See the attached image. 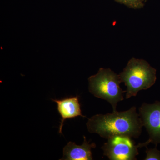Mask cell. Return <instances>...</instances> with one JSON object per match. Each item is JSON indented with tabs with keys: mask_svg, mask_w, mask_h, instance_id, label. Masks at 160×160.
Returning a JSON list of instances; mask_svg holds the SVG:
<instances>
[{
	"mask_svg": "<svg viewBox=\"0 0 160 160\" xmlns=\"http://www.w3.org/2000/svg\"><path fill=\"white\" fill-rule=\"evenodd\" d=\"M84 142L81 146L73 142H69L63 149V157L60 160H92L91 149L95 148V143H89L86 137H84Z\"/></svg>",
	"mask_w": 160,
	"mask_h": 160,
	"instance_id": "52a82bcc",
	"label": "cell"
},
{
	"mask_svg": "<svg viewBox=\"0 0 160 160\" xmlns=\"http://www.w3.org/2000/svg\"><path fill=\"white\" fill-rule=\"evenodd\" d=\"M119 75L127 88L126 99L136 96L140 91L149 89L157 80L156 69L145 60L133 58Z\"/></svg>",
	"mask_w": 160,
	"mask_h": 160,
	"instance_id": "7a4b0ae2",
	"label": "cell"
},
{
	"mask_svg": "<svg viewBox=\"0 0 160 160\" xmlns=\"http://www.w3.org/2000/svg\"><path fill=\"white\" fill-rule=\"evenodd\" d=\"M146 157L145 160H160V151L157 147L153 149H148L146 147Z\"/></svg>",
	"mask_w": 160,
	"mask_h": 160,
	"instance_id": "9c48e42d",
	"label": "cell"
},
{
	"mask_svg": "<svg viewBox=\"0 0 160 160\" xmlns=\"http://www.w3.org/2000/svg\"><path fill=\"white\" fill-rule=\"evenodd\" d=\"M89 91L95 97L106 100L117 111L118 103L124 100L126 91L120 87L122 83L119 75L110 69L101 68L98 73L88 78Z\"/></svg>",
	"mask_w": 160,
	"mask_h": 160,
	"instance_id": "3957f363",
	"label": "cell"
},
{
	"mask_svg": "<svg viewBox=\"0 0 160 160\" xmlns=\"http://www.w3.org/2000/svg\"><path fill=\"white\" fill-rule=\"evenodd\" d=\"M86 126L89 132L107 139L116 136L138 138L143 127L134 106L126 111L95 115L89 119Z\"/></svg>",
	"mask_w": 160,
	"mask_h": 160,
	"instance_id": "6da1fadb",
	"label": "cell"
},
{
	"mask_svg": "<svg viewBox=\"0 0 160 160\" xmlns=\"http://www.w3.org/2000/svg\"><path fill=\"white\" fill-rule=\"evenodd\" d=\"M132 9H140L143 7L147 0H115Z\"/></svg>",
	"mask_w": 160,
	"mask_h": 160,
	"instance_id": "ba28073f",
	"label": "cell"
},
{
	"mask_svg": "<svg viewBox=\"0 0 160 160\" xmlns=\"http://www.w3.org/2000/svg\"><path fill=\"white\" fill-rule=\"evenodd\" d=\"M107 140L101 148L104 156L110 160H136L139 154L138 149L146 147L150 143L147 140L135 145L132 138L125 136H116Z\"/></svg>",
	"mask_w": 160,
	"mask_h": 160,
	"instance_id": "277c9868",
	"label": "cell"
},
{
	"mask_svg": "<svg viewBox=\"0 0 160 160\" xmlns=\"http://www.w3.org/2000/svg\"><path fill=\"white\" fill-rule=\"evenodd\" d=\"M52 100L57 104V109L62 117L59 130L60 134H62V129L65 120L78 116L86 117L82 114L78 96Z\"/></svg>",
	"mask_w": 160,
	"mask_h": 160,
	"instance_id": "8992f818",
	"label": "cell"
},
{
	"mask_svg": "<svg viewBox=\"0 0 160 160\" xmlns=\"http://www.w3.org/2000/svg\"><path fill=\"white\" fill-rule=\"evenodd\" d=\"M139 114L149 136L148 141L156 147L160 144V102H144L139 108Z\"/></svg>",
	"mask_w": 160,
	"mask_h": 160,
	"instance_id": "5b68a950",
	"label": "cell"
}]
</instances>
